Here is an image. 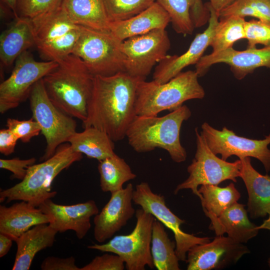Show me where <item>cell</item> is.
<instances>
[{"label": "cell", "instance_id": "83f0119b", "mask_svg": "<svg viewBox=\"0 0 270 270\" xmlns=\"http://www.w3.org/2000/svg\"><path fill=\"white\" fill-rule=\"evenodd\" d=\"M198 191L202 195L200 200L203 211L208 218L218 216L240 198V192L232 182L225 187L201 185Z\"/></svg>", "mask_w": 270, "mask_h": 270}, {"label": "cell", "instance_id": "30bf717a", "mask_svg": "<svg viewBox=\"0 0 270 270\" xmlns=\"http://www.w3.org/2000/svg\"><path fill=\"white\" fill-rule=\"evenodd\" d=\"M14 62L11 74L0 84L1 114L16 108L28 98L34 85L58 65L55 61H36L28 50Z\"/></svg>", "mask_w": 270, "mask_h": 270}, {"label": "cell", "instance_id": "f6af8a7d", "mask_svg": "<svg viewBox=\"0 0 270 270\" xmlns=\"http://www.w3.org/2000/svg\"><path fill=\"white\" fill-rule=\"evenodd\" d=\"M234 0H210L209 2L216 14L219 16L220 12Z\"/></svg>", "mask_w": 270, "mask_h": 270}, {"label": "cell", "instance_id": "8d00e7d4", "mask_svg": "<svg viewBox=\"0 0 270 270\" xmlns=\"http://www.w3.org/2000/svg\"><path fill=\"white\" fill-rule=\"evenodd\" d=\"M244 34L248 48L256 47L258 44L270 46V22L260 20L246 22Z\"/></svg>", "mask_w": 270, "mask_h": 270}, {"label": "cell", "instance_id": "e0dca14e", "mask_svg": "<svg viewBox=\"0 0 270 270\" xmlns=\"http://www.w3.org/2000/svg\"><path fill=\"white\" fill-rule=\"evenodd\" d=\"M205 5L210 12L208 27L202 33L196 35L184 53L180 56L167 55L160 60L154 68L152 76L154 80L160 84L169 81L186 67L196 64L206 48L210 46L219 16L209 2Z\"/></svg>", "mask_w": 270, "mask_h": 270}, {"label": "cell", "instance_id": "74e56055", "mask_svg": "<svg viewBox=\"0 0 270 270\" xmlns=\"http://www.w3.org/2000/svg\"><path fill=\"white\" fill-rule=\"evenodd\" d=\"M6 126L24 143L30 142L33 137L38 136L41 132L39 124L32 118L23 120L8 118Z\"/></svg>", "mask_w": 270, "mask_h": 270}, {"label": "cell", "instance_id": "ee69618b", "mask_svg": "<svg viewBox=\"0 0 270 270\" xmlns=\"http://www.w3.org/2000/svg\"><path fill=\"white\" fill-rule=\"evenodd\" d=\"M14 240L8 236L0 233V257L6 255L10 250Z\"/></svg>", "mask_w": 270, "mask_h": 270}, {"label": "cell", "instance_id": "44dd1931", "mask_svg": "<svg viewBox=\"0 0 270 270\" xmlns=\"http://www.w3.org/2000/svg\"><path fill=\"white\" fill-rule=\"evenodd\" d=\"M170 19L166 12L155 2L141 12L128 19L111 22V32L120 41L148 33L156 29H166Z\"/></svg>", "mask_w": 270, "mask_h": 270}, {"label": "cell", "instance_id": "d6a6232c", "mask_svg": "<svg viewBox=\"0 0 270 270\" xmlns=\"http://www.w3.org/2000/svg\"><path fill=\"white\" fill-rule=\"evenodd\" d=\"M80 26L52 41L36 46L42 57L47 61L59 62L72 54L80 34Z\"/></svg>", "mask_w": 270, "mask_h": 270}, {"label": "cell", "instance_id": "7402d4cb", "mask_svg": "<svg viewBox=\"0 0 270 270\" xmlns=\"http://www.w3.org/2000/svg\"><path fill=\"white\" fill-rule=\"evenodd\" d=\"M209 228L216 235L228 236L234 241L244 244L256 236L258 226L252 222L245 205L236 202L218 217H211Z\"/></svg>", "mask_w": 270, "mask_h": 270}, {"label": "cell", "instance_id": "52a82bcc", "mask_svg": "<svg viewBox=\"0 0 270 270\" xmlns=\"http://www.w3.org/2000/svg\"><path fill=\"white\" fill-rule=\"evenodd\" d=\"M28 98L32 118L39 124L46 140V148L42 158L45 160L54 154L60 144L68 142L76 132V122L51 102L42 78L34 85Z\"/></svg>", "mask_w": 270, "mask_h": 270}, {"label": "cell", "instance_id": "7c38bea8", "mask_svg": "<svg viewBox=\"0 0 270 270\" xmlns=\"http://www.w3.org/2000/svg\"><path fill=\"white\" fill-rule=\"evenodd\" d=\"M200 134L204 137L210 150L216 155L226 160L232 156L239 159L252 157L259 160L266 172L270 170V134L262 140H254L238 136L226 126L222 130L214 128L207 122H204Z\"/></svg>", "mask_w": 270, "mask_h": 270}, {"label": "cell", "instance_id": "bcb514c9", "mask_svg": "<svg viewBox=\"0 0 270 270\" xmlns=\"http://www.w3.org/2000/svg\"><path fill=\"white\" fill-rule=\"evenodd\" d=\"M1 2L12 12L14 17L18 16L16 12L17 0H1Z\"/></svg>", "mask_w": 270, "mask_h": 270}, {"label": "cell", "instance_id": "5bb4252c", "mask_svg": "<svg viewBox=\"0 0 270 270\" xmlns=\"http://www.w3.org/2000/svg\"><path fill=\"white\" fill-rule=\"evenodd\" d=\"M250 252L244 244L230 237L216 235L208 242L197 244L188 252V270H221L236 264L244 254Z\"/></svg>", "mask_w": 270, "mask_h": 270}, {"label": "cell", "instance_id": "d6986e66", "mask_svg": "<svg viewBox=\"0 0 270 270\" xmlns=\"http://www.w3.org/2000/svg\"><path fill=\"white\" fill-rule=\"evenodd\" d=\"M52 220L39 208L24 200L9 207L0 206V233L8 236L14 241L32 227L48 224Z\"/></svg>", "mask_w": 270, "mask_h": 270}, {"label": "cell", "instance_id": "603a6c76", "mask_svg": "<svg viewBox=\"0 0 270 270\" xmlns=\"http://www.w3.org/2000/svg\"><path fill=\"white\" fill-rule=\"evenodd\" d=\"M36 46V39L32 21L21 16L14 20L0 36V59L5 66H11L24 52Z\"/></svg>", "mask_w": 270, "mask_h": 270}, {"label": "cell", "instance_id": "ac0fdd59", "mask_svg": "<svg viewBox=\"0 0 270 270\" xmlns=\"http://www.w3.org/2000/svg\"><path fill=\"white\" fill-rule=\"evenodd\" d=\"M38 208L52 218V222L48 224L58 232L72 230L80 240L82 239L90 228L91 217L99 212L94 200L72 205H62L56 204L50 198Z\"/></svg>", "mask_w": 270, "mask_h": 270}, {"label": "cell", "instance_id": "484cf974", "mask_svg": "<svg viewBox=\"0 0 270 270\" xmlns=\"http://www.w3.org/2000/svg\"><path fill=\"white\" fill-rule=\"evenodd\" d=\"M84 129L68 140L74 151L98 161L115 154L114 141L106 132L94 127Z\"/></svg>", "mask_w": 270, "mask_h": 270}, {"label": "cell", "instance_id": "8992f818", "mask_svg": "<svg viewBox=\"0 0 270 270\" xmlns=\"http://www.w3.org/2000/svg\"><path fill=\"white\" fill-rule=\"evenodd\" d=\"M72 54L79 57L93 76H110L124 72L122 42L111 32L80 26Z\"/></svg>", "mask_w": 270, "mask_h": 270}, {"label": "cell", "instance_id": "ba28073f", "mask_svg": "<svg viewBox=\"0 0 270 270\" xmlns=\"http://www.w3.org/2000/svg\"><path fill=\"white\" fill-rule=\"evenodd\" d=\"M136 222L130 234L114 236L104 244L88 246L90 249L110 252L120 256L128 270H144L154 268L150 244L155 218L142 208L136 211Z\"/></svg>", "mask_w": 270, "mask_h": 270}, {"label": "cell", "instance_id": "f546056e", "mask_svg": "<svg viewBox=\"0 0 270 270\" xmlns=\"http://www.w3.org/2000/svg\"><path fill=\"white\" fill-rule=\"evenodd\" d=\"M98 168L100 186L104 192L112 194L120 190L125 182L136 177L124 159L116 154L99 161Z\"/></svg>", "mask_w": 270, "mask_h": 270}, {"label": "cell", "instance_id": "e575fe53", "mask_svg": "<svg viewBox=\"0 0 270 270\" xmlns=\"http://www.w3.org/2000/svg\"><path fill=\"white\" fill-rule=\"evenodd\" d=\"M156 0H104L111 22L129 18L144 10Z\"/></svg>", "mask_w": 270, "mask_h": 270}, {"label": "cell", "instance_id": "9c48e42d", "mask_svg": "<svg viewBox=\"0 0 270 270\" xmlns=\"http://www.w3.org/2000/svg\"><path fill=\"white\" fill-rule=\"evenodd\" d=\"M196 150L192 163L188 166V177L178 184L174 194L182 190L190 189L200 198L202 195L198 187L201 185H218L226 180L234 182L240 177L242 162L240 159L228 162L216 156L210 148L204 137L195 128Z\"/></svg>", "mask_w": 270, "mask_h": 270}, {"label": "cell", "instance_id": "5b68a950", "mask_svg": "<svg viewBox=\"0 0 270 270\" xmlns=\"http://www.w3.org/2000/svg\"><path fill=\"white\" fill-rule=\"evenodd\" d=\"M198 78L195 70H188L180 72L165 83L140 81L136 92V114L156 116L166 110L172 111L187 100L203 98L205 92Z\"/></svg>", "mask_w": 270, "mask_h": 270}, {"label": "cell", "instance_id": "4dcf8cb0", "mask_svg": "<svg viewBox=\"0 0 270 270\" xmlns=\"http://www.w3.org/2000/svg\"><path fill=\"white\" fill-rule=\"evenodd\" d=\"M219 19L210 44L212 53L232 47L236 42L245 37L244 18L232 15Z\"/></svg>", "mask_w": 270, "mask_h": 270}, {"label": "cell", "instance_id": "d590c367", "mask_svg": "<svg viewBox=\"0 0 270 270\" xmlns=\"http://www.w3.org/2000/svg\"><path fill=\"white\" fill-rule=\"evenodd\" d=\"M62 0H17L16 12L19 16L33 20L54 10Z\"/></svg>", "mask_w": 270, "mask_h": 270}, {"label": "cell", "instance_id": "3957f363", "mask_svg": "<svg viewBox=\"0 0 270 270\" xmlns=\"http://www.w3.org/2000/svg\"><path fill=\"white\" fill-rule=\"evenodd\" d=\"M191 116L192 112L186 105L160 117L136 116L126 137L129 145L138 153L160 148L167 151L174 162L180 163L187 157L180 141V128L183 122Z\"/></svg>", "mask_w": 270, "mask_h": 270}, {"label": "cell", "instance_id": "7dc6e473", "mask_svg": "<svg viewBox=\"0 0 270 270\" xmlns=\"http://www.w3.org/2000/svg\"><path fill=\"white\" fill-rule=\"evenodd\" d=\"M258 228L259 230L266 229L270 230V218L268 217L267 220H265L260 226H258ZM268 262L270 268V258H268Z\"/></svg>", "mask_w": 270, "mask_h": 270}, {"label": "cell", "instance_id": "4fadbf2b", "mask_svg": "<svg viewBox=\"0 0 270 270\" xmlns=\"http://www.w3.org/2000/svg\"><path fill=\"white\" fill-rule=\"evenodd\" d=\"M132 200L172 232L176 254L180 260H186V254L192 247L210 242L208 237H198L183 232L180 226L185 223L184 220L179 218L169 209L164 196L154 193L148 182H142L136 186Z\"/></svg>", "mask_w": 270, "mask_h": 270}, {"label": "cell", "instance_id": "9a60e30c", "mask_svg": "<svg viewBox=\"0 0 270 270\" xmlns=\"http://www.w3.org/2000/svg\"><path fill=\"white\" fill-rule=\"evenodd\" d=\"M230 66L234 76L240 80L260 67L270 68V46L256 47L238 51L232 47L216 53L202 56L196 64L195 72L198 77L204 76L210 68L217 63Z\"/></svg>", "mask_w": 270, "mask_h": 270}, {"label": "cell", "instance_id": "7bdbcfd3", "mask_svg": "<svg viewBox=\"0 0 270 270\" xmlns=\"http://www.w3.org/2000/svg\"><path fill=\"white\" fill-rule=\"evenodd\" d=\"M18 138L8 128L0 130V152L8 156L14 152Z\"/></svg>", "mask_w": 270, "mask_h": 270}, {"label": "cell", "instance_id": "4316f807", "mask_svg": "<svg viewBox=\"0 0 270 270\" xmlns=\"http://www.w3.org/2000/svg\"><path fill=\"white\" fill-rule=\"evenodd\" d=\"M31 21L36 46L57 38L79 26L72 22L61 4L54 10Z\"/></svg>", "mask_w": 270, "mask_h": 270}, {"label": "cell", "instance_id": "8fae6325", "mask_svg": "<svg viewBox=\"0 0 270 270\" xmlns=\"http://www.w3.org/2000/svg\"><path fill=\"white\" fill-rule=\"evenodd\" d=\"M170 42L166 29H156L122 42L124 72L146 80L154 66L168 54Z\"/></svg>", "mask_w": 270, "mask_h": 270}, {"label": "cell", "instance_id": "277c9868", "mask_svg": "<svg viewBox=\"0 0 270 270\" xmlns=\"http://www.w3.org/2000/svg\"><path fill=\"white\" fill-rule=\"evenodd\" d=\"M82 158V154L74 151L68 142L60 144L52 156L42 163L30 166L24 178L20 182L1 190L0 202L4 200L6 202L24 200L38 207L57 194L51 188L54 178Z\"/></svg>", "mask_w": 270, "mask_h": 270}, {"label": "cell", "instance_id": "836d02e7", "mask_svg": "<svg viewBox=\"0 0 270 270\" xmlns=\"http://www.w3.org/2000/svg\"><path fill=\"white\" fill-rule=\"evenodd\" d=\"M232 15L270 22V0H234L220 12L219 18Z\"/></svg>", "mask_w": 270, "mask_h": 270}, {"label": "cell", "instance_id": "f35d334b", "mask_svg": "<svg viewBox=\"0 0 270 270\" xmlns=\"http://www.w3.org/2000/svg\"><path fill=\"white\" fill-rule=\"evenodd\" d=\"M124 268L125 263L120 256L106 254L96 256L80 270H124Z\"/></svg>", "mask_w": 270, "mask_h": 270}, {"label": "cell", "instance_id": "60d3db41", "mask_svg": "<svg viewBox=\"0 0 270 270\" xmlns=\"http://www.w3.org/2000/svg\"><path fill=\"white\" fill-rule=\"evenodd\" d=\"M40 268L42 270H80L76 266L73 256L66 258L48 256L42 262Z\"/></svg>", "mask_w": 270, "mask_h": 270}, {"label": "cell", "instance_id": "ffe728a7", "mask_svg": "<svg viewBox=\"0 0 270 270\" xmlns=\"http://www.w3.org/2000/svg\"><path fill=\"white\" fill-rule=\"evenodd\" d=\"M242 162L241 178L248 194V212L252 218H270V176L262 175L251 164L250 157L240 159Z\"/></svg>", "mask_w": 270, "mask_h": 270}, {"label": "cell", "instance_id": "6da1fadb", "mask_svg": "<svg viewBox=\"0 0 270 270\" xmlns=\"http://www.w3.org/2000/svg\"><path fill=\"white\" fill-rule=\"evenodd\" d=\"M144 80L124 72L94 77L88 116L84 128L94 127L106 132L114 142L126 138L136 116L135 100L138 85Z\"/></svg>", "mask_w": 270, "mask_h": 270}, {"label": "cell", "instance_id": "ab89813d", "mask_svg": "<svg viewBox=\"0 0 270 270\" xmlns=\"http://www.w3.org/2000/svg\"><path fill=\"white\" fill-rule=\"evenodd\" d=\"M36 161L34 158L26 160H20L18 158L8 160L0 158V168L12 172V177L13 178L22 180L27 173L28 167L34 164Z\"/></svg>", "mask_w": 270, "mask_h": 270}, {"label": "cell", "instance_id": "d4e9b609", "mask_svg": "<svg viewBox=\"0 0 270 270\" xmlns=\"http://www.w3.org/2000/svg\"><path fill=\"white\" fill-rule=\"evenodd\" d=\"M61 6L75 24L110 32L104 0H62Z\"/></svg>", "mask_w": 270, "mask_h": 270}, {"label": "cell", "instance_id": "b9f144b4", "mask_svg": "<svg viewBox=\"0 0 270 270\" xmlns=\"http://www.w3.org/2000/svg\"><path fill=\"white\" fill-rule=\"evenodd\" d=\"M190 16L194 27L198 28L208 22L210 12L206 5H203L202 0H194Z\"/></svg>", "mask_w": 270, "mask_h": 270}, {"label": "cell", "instance_id": "7a4b0ae2", "mask_svg": "<svg viewBox=\"0 0 270 270\" xmlns=\"http://www.w3.org/2000/svg\"><path fill=\"white\" fill-rule=\"evenodd\" d=\"M43 78L51 102L68 116L84 122L88 116L94 77L83 61L72 54Z\"/></svg>", "mask_w": 270, "mask_h": 270}, {"label": "cell", "instance_id": "cb8c5ba5", "mask_svg": "<svg viewBox=\"0 0 270 270\" xmlns=\"http://www.w3.org/2000/svg\"><path fill=\"white\" fill-rule=\"evenodd\" d=\"M32 227L17 238V250L12 270H28L36 254L54 244L58 232L49 224Z\"/></svg>", "mask_w": 270, "mask_h": 270}, {"label": "cell", "instance_id": "1f68e13d", "mask_svg": "<svg viewBox=\"0 0 270 270\" xmlns=\"http://www.w3.org/2000/svg\"><path fill=\"white\" fill-rule=\"evenodd\" d=\"M168 14L174 30L184 35L192 34L194 26L190 16L194 0H156Z\"/></svg>", "mask_w": 270, "mask_h": 270}, {"label": "cell", "instance_id": "f1b7e54d", "mask_svg": "<svg viewBox=\"0 0 270 270\" xmlns=\"http://www.w3.org/2000/svg\"><path fill=\"white\" fill-rule=\"evenodd\" d=\"M164 226L156 218L152 224L151 252L154 267L158 270H179L176 243L170 239Z\"/></svg>", "mask_w": 270, "mask_h": 270}, {"label": "cell", "instance_id": "2e32d148", "mask_svg": "<svg viewBox=\"0 0 270 270\" xmlns=\"http://www.w3.org/2000/svg\"><path fill=\"white\" fill-rule=\"evenodd\" d=\"M134 188L132 184L111 194L100 212L94 216V236L100 243L112 238L136 214L132 205Z\"/></svg>", "mask_w": 270, "mask_h": 270}]
</instances>
